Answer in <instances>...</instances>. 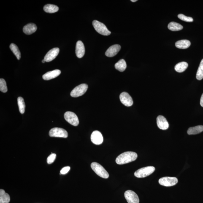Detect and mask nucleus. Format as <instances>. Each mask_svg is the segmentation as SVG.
<instances>
[{"label": "nucleus", "instance_id": "bb28decb", "mask_svg": "<svg viewBox=\"0 0 203 203\" xmlns=\"http://www.w3.org/2000/svg\"><path fill=\"white\" fill-rule=\"evenodd\" d=\"M196 79L198 80H201L203 79V59L201 60L199 68L197 72Z\"/></svg>", "mask_w": 203, "mask_h": 203}, {"label": "nucleus", "instance_id": "f3484780", "mask_svg": "<svg viewBox=\"0 0 203 203\" xmlns=\"http://www.w3.org/2000/svg\"><path fill=\"white\" fill-rule=\"evenodd\" d=\"M37 30V27L36 24L30 23L25 25L23 28V31L25 34L31 35L34 33Z\"/></svg>", "mask_w": 203, "mask_h": 203}, {"label": "nucleus", "instance_id": "6ab92c4d", "mask_svg": "<svg viewBox=\"0 0 203 203\" xmlns=\"http://www.w3.org/2000/svg\"><path fill=\"white\" fill-rule=\"evenodd\" d=\"M203 131V126L198 125L195 127L189 128L188 131V135H195L199 134Z\"/></svg>", "mask_w": 203, "mask_h": 203}, {"label": "nucleus", "instance_id": "7c9ffc66", "mask_svg": "<svg viewBox=\"0 0 203 203\" xmlns=\"http://www.w3.org/2000/svg\"><path fill=\"white\" fill-rule=\"evenodd\" d=\"M71 169V167L69 166H66L63 167L60 171V174H67L69 172L70 170Z\"/></svg>", "mask_w": 203, "mask_h": 203}, {"label": "nucleus", "instance_id": "6e6552de", "mask_svg": "<svg viewBox=\"0 0 203 203\" xmlns=\"http://www.w3.org/2000/svg\"><path fill=\"white\" fill-rule=\"evenodd\" d=\"M65 119L67 121L74 126H77L79 123L78 117L74 112H67L64 115Z\"/></svg>", "mask_w": 203, "mask_h": 203}, {"label": "nucleus", "instance_id": "0eeeda50", "mask_svg": "<svg viewBox=\"0 0 203 203\" xmlns=\"http://www.w3.org/2000/svg\"><path fill=\"white\" fill-rule=\"evenodd\" d=\"M160 185L165 187H171L177 184L178 180L176 177H164L159 180Z\"/></svg>", "mask_w": 203, "mask_h": 203}, {"label": "nucleus", "instance_id": "aec40b11", "mask_svg": "<svg viewBox=\"0 0 203 203\" xmlns=\"http://www.w3.org/2000/svg\"><path fill=\"white\" fill-rule=\"evenodd\" d=\"M10 201L9 195L6 193L4 190H0V203H9Z\"/></svg>", "mask_w": 203, "mask_h": 203}, {"label": "nucleus", "instance_id": "412c9836", "mask_svg": "<svg viewBox=\"0 0 203 203\" xmlns=\"http://www.w3.org/2000/svg\"><path fill=\"white\" fill-rule=\"evenodd\" d=\"M43 9L47 13H53L58 12L59 8L54 5L48 4L44 6Z\"/></svg>", "mask_w": 203, "mask_h": 203}, {"label": "nucleus", "instance_id": "c756f323", "mask_svg": "<svg viewBox=\"0 0 203 203\" xmlns=\"http://www.w3.org/2000/svg\"><path fill=\"white\" fill-rule=\"evenodd\" d=\"M56 158V154L55 153H52L47 158V163L48 164H51L53 163Z\"/></svg>", "mask_w": 203, "mask_h": 203}, {"label": "nucleus", "instance_id": "473e14b6", "mask_svg": "<svg viewBox=\"0 0 203 203\" xmlns=\"http://www.w3.org/2000/svg\"><path fill=\"white\" fill-rule=\"evenodd\" d=\"M137 0H131V1L133 2H137Z\"/></svg>", "mask_w": 203, "mask_h": 203}, {"label": "nucleus", "instance_id": "7ed1b4c3", "mask_svg": "<svg viewBox=\"0 0 203 203\" xmlns=\"http://www.w3.org/2000/svg\"><path fill=\"white\" fill-rule=\"evenodd\" d=\"M93 25L95 30L102 35L107 36L111 34V32L107 29L105 25L98 20H94L93 22Z\"/></svg>", "mask_w": 203, "mask_h": 203}, {"label": "nucleus", "instance_id": "5701e85b", "mask_svg": "<svg viewBox=\"0 0 203 203\" xmlns=\"http://www.w3.org/2000/svg\"><path fill=\"white\" fill-rule=\"evenodd\" d=\"M188 67V63L185 62H182L176 65L174 69L177 72L181 73L186 70Z\"/></svg>", "mask_w": 203, "mask_h": 203}, {"label": "nucleus", "instance_id": "9b49d317", "mask_svg": "<svg viewBox=\"0 0 203 203\" xmlns=\"http://www.w3.org/2000/svg\"><path fill=\"white\" fill-rule=\"evenodd\" d=\"M60 52V49L58 47L52 49L47 52L44 57V60L47 62H50L56 58Z\"/></svg>", "mask_w": 203, "mask_h": 203}, {"label": "nucleus", "instance_id": "b1692460", "mask_svg": "<svg viewBox=\"0 0 203 203\" xmlns=\"http://www.w3.org/2000/svg\"><path fill=\"white\" fill-rule=\"evenodd\" d=\"M126 61L123 59L120 60L115 65V69L121 72L125 71L126 69Z\"/></svg>", "mask_w": 203, "mask_h": 203}, {"label": "nucleus", "instance_id": "f257e3e1", "mask_svg": "<svg viewBox=\"0 0 203 203\" xmlns=\"http://www.w3.org/2000/svg\"><path fill=\"white\" fill-rule=\"evenodd\" d=\"M138 155L136 152H126L121 154L117 157L115 161L119 165L127 164L134 161L137 159Z\"/></svg>", "mask_w": 203, "mask_h": 203}, {"label": "nucleus", "instance_id": "9d476101", "mask_svg": "<svg viewBox=\"0 0 203 203\" xmlns=\"http://www.w3.org/2000/svg\"><path fill=\"white\" fill-rule=\"evenodd\" d=\"M120 99L121 102L126 107H131L133 104L132 98L126 92H123L120 94Z\"/></svg>", "mask_w": 203, "mask_h": 203}, {"label": "nucleus", "instance_id": "a878e982", "mask_svg": "<svg viewBox=\"0 0 203 203\" xmlns=\"http://www.w3.org/2000/svg\"><path fill=\"white\" fill-rule=\"evenodd\" d=\"M17 103L19 108V110L22 114L24 113L25 109V104L23 98L19 97L17 99Z\"/></svg>", "mask_w": 203, "mask_h": 203}, {"label": "nucleus", "instance_id": "4468645a", "mask_svg": "<svg viewBox=\"0 0 203 203\" xmlns=\"http://www.w3.org/2000/svg\"><path fill=\"white\" fill-rule=\"evenodd\" d=\"M157 125L160 129L166 130L169 127V124L166 119L163 115H159L157 119Z\"/></svg>", "mask_w": 203, "mask_h": 203}, {"label": "nucleus", "instance_id": "cd10ccee", "mask_svg": "<svg viewBox=\"0 0 203 203\" xmlns=\"http://www.w3.org/2000/svg\"><path fill=\"white\" fill-rule=\"evenodd\" d=\"M0 90L3 93H6L8 91L5 81L2 78L0 79Z\"/></svg>", "mask_w": 203, "mask_h": 203}, {"label": "nucleus", "instance_id": "1a4fd4ad", "mask_svg": "<svg viewBox=\"0 0 203 203\" xmlns=\"http://www.w3.org/2000/svg\"><path fill=\"white\" fill-rule=\"evenodd\" d=\"M125 197L128 203H139V199L137 195L134 191L128 190L125 193Z\"/></svg>", "mask_w": 203, "mask_h": 203}, {"label": "nucleus", "instance_id": "c85d7f7f", "mask_svg": "<svg viewBox=\"0 0 203 203\" xmlns=\"http://www.w3.org/2000/svg\"><path fill=\"white\" fill-rule=\"evenodd\" d=\"M178 17L180 19L184 21L188 22H191L193 21V19L192 17L186 16L182 14H179Z\"/></svg>", "mask_w": 203, "mask_h": 203}, {"label": "nucleus", "instance_id": "39448f33", "mask_svg": "<svg viewBox=\"0 0 203 203\" xmlns=\"http://www.w3.org/2000/svg\"><path fill=\"white\" fill-rule=\"evenodd\" d=\"M88 86L87 84H82L75 87L71 93L72 97L77 98L84 94L88 89Z\"/></svg>", "mask_w": 203, "mask_h": 203}, {"label": "nucleus", "instance_id": "dca6fc26", "mask_svg": "<svg viewBox=\"0 0 203 203\" xmlns=\"http://www.w3.org/2000/svg\"><path fill=\"white\" fill-rule=\"evenodd\" d=\"M61 71L59 70H55L46 73L43 76V78L44 80H50L55 78L61 74Z\"/></svg>", "mask_w": 203, "mask_h": 203}, {"label": "nucleus", "instance_id": "393cba45", "mask_svg": "<svg viewBox=\"0 0 203 203\" xmlns=\"http://www.w3.org/2000/svg\"><path fill=\"white\" fill-rule=\"evenodd\" d=\"M9 47H10L11 50L16 57L17 59L19 60L21 58V53H20V52L18 47L15 44L12 43L10 44Z\"/></svg>", "mask_w": 203, "mask_h": 203}, {"label": "nucleus", "instance_id": "f03ea898", "mask_svg": "<svg viewBox=\"0 0 203 203\" xmlns=\"http://www.w3.org/2000/svg\"><path fill=\"white\" fill-rule=\"evenodd\" d=\"M92 169L97 175L102 178L107 179L109 177V174L104 168L97 163L93 162L91 165Z\"/></svg>", "mask_w": 203, "mask_h": 203}, {"label": "nucleus", "instance_id": "2eb2a0df", "mask_svg": "<svg viewBox=\"0 0 203 203\" xmlns=\"http://www.w3.org/2000/svg\"><path fill=\"white\" fill-rule=\"evenodd\" d=\"M85 49L84 46L81 41H77L76 44V54L77 58L83 57L85 54Z\"/></svg>", "mask_w": 203, "mask_h": 203}, {"label": "nucleus", "instance_id": "423d86ee", "mask_svg": "<svg viewBox=\"0 0 203 203\" xmlns=\"http://www.w3.org/2000/svg\"><path fill=\"white\" fill-rule=\"evenodd\" d=\"M49 135L51 137L66 138L68 137V134L67 131L63 128H54L50 130Z\"/></svg>", "mask_w": 203, "mask_h": 203}, {"label": "nucleus", "instance_id": "ddd939ff", "mask_svg": "<svg viewBox=\"0 0 203 203\" xmlns=\"http://www.w3.org/2000/svg\"><path fill=\"white\" fill-rule=\"evenodd\" d=\"M121 49V46L119 44H115L111 46L105 52L106 56L112 57L116 55Z\"/></svg>", "mask_w": 203, "mask_h": 203}, {"label": "nucleus", "instance_id": "4be33fe9", "mask_svg": "<svg viewBox=\"0 0 203 203\" xmlns=\"http://www.w3.org/2000/svg\"><path fill=\"white\" fill-rule=\"evenodd\" d=\"M168 28L173 31H180L183 28V26L175 22H171L168 25Z\"/></svg>", "mask_w": 203, "mask_h": 203}, {"label": "nucleus", "instance_id": "20e7f679", "mask_svg": "<svg viewBox=\"0 0 203 203\" xmlns=\"http://www.w3.org/2000/svg\"><path fill=\"white\" fill-rule=\"evenodd\" d=\"M153 166H147L138 170L134 173V175L138 178H142L150 176L155 170Z\"/></svg>", "mask_w": 203, "mask_h": 203}, {"label": "nucleus", "instance_id": "a211bd4d", "mask_svg": "<svg viewBox=\"0 0 203 203\" xmlns=\"http://www.w3.org/2000/svg\"><path fill=\"white\" fill-rule=\"evenodd\" d=\"M191 45V43L187 40H183L177 41L175 43L176 47L177 48L186 49L188 48Z\"/></svg>", "mask_w": 203, "mask_h": 203}, {"label": "nucleus", "instance_id": "2f4dec72", "mask_svg": "<svg viewBox=\"0 0 203 203\" xmlns=\"http://www.w3.org/2000/svg\"><path fill=\"white\" fill-rule=\"evenodd\" d=\"M200 105L202 107H203V93L201 96L200 100Z\"/></svg>", "mask_w": 203, "mask_h": 203}, {"label": "nucleus", "instance_id": "72a5a7b5", "mask_svg": "<svg viewBox=\"0 0 203 203\" xmlns=\"http://www.w3.org/2000/svg\"><path fill=\"white\" fill-rule=\"evenodd\" d=\"M42 62L43 63H45L46 61L44 60H42Z\"/></svg>", "mask_w": 203, "mask_h": 203}, {"label": "nucleus", "instance_id": "f8f14e48", "mask_svg": "<svg viewBox=\"0 0 203 203\" xmlns=\"http://www.w3.org/2000/svg\"><path fill=\"white\" fill-rule=\"evenodd\" d=\"M92 142L96 145H100L103 142V137L101 133L98 131H93L91 135Z\"/></svg>", "mask_w": 203, "mask_h": 203}]
</instances>
